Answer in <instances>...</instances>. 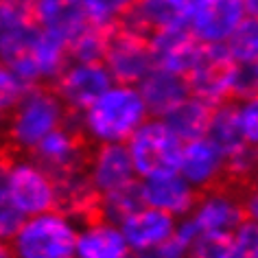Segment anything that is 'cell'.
I'll return each mask as SVG.
<instances>
[{"mask_svg":"<svg viewBox=\"0 0 258 258\" xmlns=\"http://www.w3.org/2000/svg\"><path fill=\"white\" fill-rule=\"evenodd\" d=\"M151 118L138 86L114 83L88 109L75 116V125L92 147L127 145L129 138Z\"/></svg>","mask_w":258,"mask_h":258,"instance_id":"1","label":"cell"},{"mask_svg":"<svg viewBox=\"0 0 258 258\" xmlns=\"http://www.w3.org/2000/svg\"><path fill=\"white\" fill-rule=\"evenodd\" d=\"M70 122V109L55 88L35 86L5 114V140L11 153H33L44 138Z\"/></svg>","mask_w":258,"mask_h":258,"instance_id":"2","label":"cell"},{"mask_svg":"<svg viewBox=\"0 0 258 258\" xmlns=\"http://www.w3.org/2000/svg\"><path fill=\"white\" fill-rule=\"evenodd\" d=\"M0 206H9L24 219L57 208L53 173L31 153H9L0 171Z\"/></svg>","mask_w":258,"mask_h":258,"instance_id":"3","label":"cell"},{"mask_svg":"<svg viewBox=\"0 0 258 258\" xmlns=\"http://www.w3.org/2000/svg\"><path fill=\"white\" fill-rule=\"evenodd\" d=\"M79 225L68 212L53 208L27 219L5 245L14 258H77Z\"/></svg>","mask_w":258,"mask_h":258,"instance_id":"4","label":"cell"},{"mask_svg":"<svg viewBox=\"0 0 258 258\" xmlns=\"http://www.w3.org/2000/svg\"><path fill=\"white\" fill-rule=\"evenodd\" d=\"M129 156L140 179L179 171L184 143L164 118H151L129 138Z\"/></svg>","mask_w":258,"mask_h":258,"instance_id":"5","label":"cell"},{"mask_svg":"<svg viewBox=\"0 0 258 258\" xmlns=\"http://www.w3.org/2000/svg\"><path fill=\"white\" fill-rule=\"evenodd\" d=\"M103 63L107 66L116 83L140 86L145 77L156 68L149 35L132 29L129 24L112 29L107 35Z\"/></svg>","mask_w":258,"mask_h":258,"instance_id":"6","label":"cell"},{"mask_svg":"<svg viewBox=\"0 0 258 258\" xmlns=\"http://www.w3.org/2000/svg\"><path fill=\"white\" fill-rule=\"evenodd\" d=\"M236 75L238 63H234L225 46H204L195 68L186 79L192 96L219 107L236 99Z\"/></svg>","mask_w":258,"mask_h":258,"instance_id":"7","label":"cell"},{"mask_svg":"<svg viewBox=\"0 0 258 258\" xmlns=\"http://www.w3.org/2000/svg\"><path fill=\"white\" fill-rule=\"evenodd\" d=\"M190 219L202 236H232L247 221L243 192L234 184H221L199 192Z\"/></svg>","mask_w":258,"mask_h":258,"instance_id":"8","label":"cell"},{"mask_svg":"<svg viewBox=\"0 0 258 258\" xmlns=\"http://www.w3.org/2000/svg\"><path fill=\"white\" fill-rule=\"evenodd\" d=\"M245 18V0H190L186 29L204 46H225Z\"/></svg>","mask_w":258,"mask_h":258,"instance_id":"9","label":"cell"},{"mask_svg":"<svg viewBox=\"0 0 258 258\" xmlns=\"http://www.w3.org/2000/svg\"><path fill=\"white\" fill-rule=\"evenodd\" d=\"M114 83V77L109 75L103 61L70 59L68 66L61 70V75L53 83V88L66 103L70 114L77 116L92 105L103 92H107Z\"/></svg>","mask_w":258,"mask_h":258,"instance_id":"10","label":"cell"},{"mask_svg":"<svg viewBox=\"0 0 258 258\" xmlns=\"http://www.w3.org/2000/svg\"><path fill=\"white\" fill-rule=\"evenodd\" d=\"M68 61L70 50L66 40L37 27V33L31 40L27 50L18 59H14L11 63H3V66L14 68L33 86H48V83L57 81V77L68 66Z\"/></svg>","mask_w":258,"mask_h":258,"instance_id":"11","label":"cell"},{"mask_svg":"<svg viewBox=\"0 0 258 258\" xmlns=\"http://www.w3.org/2000/svg\"><path fill=\"white\" fill-rule=\"evenodd\" d=\"M86 173L101 197L140 182L127 145L92 147L88 156Z\"/></svg>","mask_w":258,"mask_h":258,"instance_id":"12","label":"cell"},{"mask_svg":"<svg viewBox=\"0 0 258 258\" xmlns=\"http://www.w3.org/2000/svg\"><path fill=\"white\" fill-rule=\"evenodd\" d=\"M88 140L77 129L73 120L59 127L48 138H44L37 149L31 153L44 169L53 173V177H61L75 171H83L88 164L90 151L86 149Z\"/></svg>","mask_w":258,"mask_h":258,"instance_id":"13","label":"cell"},{"mask_svg":"<svg viewBox=\"0 0 258 258\" xmlns=\"http://www.w3.org/2000/svg\"><path fill=\"white\" fill-rule=\"evenodd\" d=\"M179 173L199 192L217 188L228 182V158L208 136L184 143Z\"/></svg>","mask_w":258,"mask_h":258,"instance_id":"14","label":"cell"},{"mask_svg":"<svg viewBox=\"0 0 258 258\" xmlns=\"http://www.w3.org/2000/svg\"><path fill=\"white\" fill-rule=\"evenodd\" d=\"M140 195H143L145 206L149 208L162 210L175 219H186L195 210L199 190L182 173L175 171L140 179Z\"/></svg>","mask_w":258,"mask_h":258,"instance_id":"15","label":"cell"},{"mask_svg":"<svg viewBox=\"0 0 258 258\" xmlns=\"http://www.w3.org/2000/svg\"><path fill=\"white\" fill-rule=\"evenodd\" d=\"M179 219L166 215L162 210L143 206L120 223V230L127 238L132 254L149 256L175 236Z\"/></svg>","mask_w":258,"mask_h":258,"instance_id":"16","label":"cell"},{"mask_svg":"<svg viewBox=\"0 0 258 258\" xmlns=\"http://www.w3.org/2000/svg\"><path fill=\"white\" fill-rule=\"evenodd\" d=\"M156 68H164L171 73H177L182 77H188L190 70L195 68L204 50V44L195 40V35L188 29H175L164 31L149 37Z\"/></svg>","mask_w":258,"mask_h":258,"instance_id":"17","label":"cell"},{"mask_svg":"<svg viewBox=\"0 0 258 258\" xmlns=\"http://www.w3.org/2000/svg\"><path fill=\"white\" fill-rule=\"evenodd\" d=\"M132 254L120 225L105 217H92L79 225L77 258H127Z\"/></svg>","mask_w":258,"mask_h":258,"instance_id":"18","label":"cell"},{"mask_svg":"<svg viewBox=\"0 0 258 258\" xmlns=\"http://www.w3.org/2000/svg\"><path fill=\"white\" fill-rule=\"evenodd\" d=\"M188 9L190 0H138L122 24H129L132 29L151 37L164 31L186 29Z\"/></svg>","mask_w":258,"mask_h":258,"instance_id":"19","label":"cell"},{"mask_svg":"<svg viewBox=\"0 0 258 258\" xmlns=\"http://www.w3.org/2000/svg\"><path fill=\"white\" fill-rule=\"evenodd\" d=\"M138 88L153 118L169 116L179 103H184L190 96L188 79L164 68H153Z\"/></svg>","mask_w":258,"mask_h":258,"instance_id":"20","label":"cell"},{"mask_svg":"<svg viewBox=\"0 0 258 258\" xmlns=\"http://www.w3.org/2000/svg\"><path fill=\"white\" fill-rule=\"evenodd\" d=\"M33 18L40 29L59 35L66 44L92 24L83 11V5L75 0H37Z\"/></svg>","mask_w":258,"mask_h":258,"instance_id":"21","label":"cell"},{"mask_svg":"<svg viewBox=\"0 0 258 258\" xmlns=\"http://www.w3.org/2000/svg\"><path fill=\"white\" fill-rule=\"evenodd\" d=\"M55 182H57V208L59 210L68 212L79 223L88 221L92 217H99L101 195L90 182L86 169L55 177Z\"/></svg>","mask_w":258,"mask_h":258,"instance_id":"22","label":"cell"},{"mask_svg":"<svg viewBox=\"0 0 258 258\" xmlns=\"http://www.w3.org/2000/svg\"><path fill=\"white\" fill-rule=\"evenodd\" d=\"M212 114H215V107L190 94L169 116H164V120L169 122V127L177 134L182 143H190V140L208 136Z\"/></svg>","mask_w":258,"mask_h":258,"instance_id":"23","label":"cell"},{"mask_svg":"<svg viewBox=\"0 0 258 258\" xmlns=\"http://www.w3.org/2000/svg\"><path fill=\"white\" fill-rule=\"evenodd\" d=\"M208 138L225 153V158L234 156V153L249 147L243 138L241 127H238L234 103H225V105L215 107V114H212V120L208 127Z\"/></svg>","mask_w":258,"mask_h":258,"instance_id":"24","label":"cell"},{"mask_svg":"<svg viewBox=\"0 0 258 258\" xmlns=\"http://www.w3.org/2000/svg\"><path fill=\"white\" fill-rule=\"evenodd\" d=\"M136 3L138 0H81L88 20L107 31L120 27L134 11Z\"/></svg>","mask_w":258,"mask_h":258,"instance_id":"25","label":"cell"},{"mask_svg":"<svg viewBox=\"0 0 258 258\" xmlns=\"http://www.w3.org/2000/svg\"><path fill=\"white\" fill-rule=\"evenodd\" d=\"M228 55L238 66H256L258 63V18L247 16L234 35L225 44Z\"/></svg>","mask_w":258,"mask_h":258,"instance_id":"26","label":"cell"},{"mask_svg":"<svg viewBox=\"0 0 258 258\" xmlns=\"http://www.w3.org/2000/svg\"><path fill=\"white\" fill-rule=\"evenodd\" d=\"M143 195H140V182L127 188H120L116 192L101 197V206H99V215L109 219L114 223H122L127 217H132L138 208H143Z\"/></svg>","mask_w":258,"mask_h":258,"instance_id":"27","label":"cell"},{"mask_svg":"<svg viewBox=\"0 0 258 258\" xmlns=\"http://www.w3.org/2000/svg\"><path fill=\"white\" fill-rule=\"evenodd\" d=\"M107 29H101L96 24H90L86 31H81L73 42L68 44L70 59L77 61H103L107 46Z\"/></svg>","mask_w":258,"mask_h":258,"instance_id":"28","label":"cell"},{"mask_svg":"<svg viewBox=\"0 0 258 258\" xmlns=\"http://www.w3.org/2000/svg\"><path fill=\"white\" fill-rule=\"evenodd\" d=\"M33 88V83L27 81L14 68H0V109H3V114H9Z\"/></svg>","mask_w":258,"mask_h":258,"instance_id":"29","label":"cell"},{"mask_svg":"<svg viewBox=\"0 0 258 258\" xmlns=\"http://www.w3.org/2000/svg\"><path fill=\"white\" fill-rule=\"evenodd\" d=\"M234 109L245 143L258 149V94L234 101Z\"/></svg>","mask_w":258,"mask_h":258,"instance_id":"30","label":"cell"},{"mask_svg":"<svg viewBox=\"0 0 258 258\" xmlns=\"http://www.w3.org/2000/svg\"><path fill=\"white\" fill-rule=\"evenodd\" d=\"M256 169H258V149L247 147V149L228 158V182L234 186L249 184Z\"/></svg>","mask_w":258,"mask_h":258,"instance_id":"31","label":"cell"},{"mask_svg":"<svg viewBox=\"0 0 258 258\" xmlns=\"http://www.w3.org/2000/svg\"><path fill=\"white\" fill-rule=\"evenodd\" d=\"M190 258H236L232 236H202L192 245Z\"/></svg>","mask_w":258,"mask_h":258,"instance_id":"32","label":"cell"},{"mask_svg":"<svg viewBox=\"0 0 258 258\" xmlns=\"http://www.w3.org/2000/svg\"><path fill=\"white\" fill-rule=\"evenodd\" d=\"M234 251L236 258H258V221H245L234 234Z\"/></svg>","mask_w":258,"mask_h":258,"instance_id":"33","label":"cell"},{"mask_svg":"<svg viewBox=\"0 0 258 258\" xmlns=\"http://www.w3.org/2000/svg\"><path fill=\"white\" fill-rule=\"evenodd\" d=\"M243 204H245V215L249 221H258V188L247 184V188L243 190Z\"/></svg>","mask_w":258,"mask_h":258,"instance_id":"34","label":"cell"},{"mask_svg":"<svg viewBox=\"0 0 258 258\" xmlns=\"http://www.w3.org/2000/svg\"><path fill=\"white\" fill-rule=\"evenodd\" d=\"M37 0H0V9H11L20 11V14H31L33 16Z\"/></svg>","mask_w":258,"mask_h":258,"instance_id":"35","label":"cell"},{"mask_svg":"<svg viewBox=\"0 0 258 258\" xmlns=\"http://www.w3.org/2000/svg\"><path fill=\"white\" fill-rule=\"evenodd\" d=\"M245 7H247V16L258 18V0H245Z\"/></svg>","mask_w":258,"mask_h":258,"instance_id":"36","label":"cell"},{"mask_svg":"<svg viewBox=\"0 0 258 258\" xmlns=\"http://www.w3.org/2000/svg\"><path fill=\"white\" fill-rule=\"evenodd\" d=\"M0 258H14V256H11V251H9L7 245H3V249H0Z\"/></svg>","mask_w":258,"mask_h":258,"instance_id":"37","label":"cell"},{"mask_svg":"<svg viewBox=\"0 0 258 258\" xmlns=\"http://www.w3.org/2000/svg\"><path fill=\"white\" fill-rule=\"evenodd\" d=\"M251 186H256L258 188V169H256V173H254V177H251V182H249Z\"/></svg>","mask_w":258,"mask_h":258,"instance_id":"38","label":"cell"},{"mask_svg":"<svg viewBox=\"0 0 258 258\" xmlns=\"http://www.w3.org/2000/svg\"><path fill=\"white\" fill-rule=\"evenodd\" d=\"M127 258H145V256H138V254H129Z\"/></svg>","mask_w":258,"mask_h":258,"instance_id":"39","label":"cell"},{"mask_svg":"<svg viewBox=\"0 0 258 258\" xmlns=\"http://www.w3.org/2000/svg\"><path fill=\"white\" fill-rule=\"evenodd\" d=\"M254 68H256V73H258V63H256V66H254Z\"/></svg>","mask_w":258,"mask_h":258,"instance_id":"40","label":"cell"},{"mask_svg":"<svg viewBox=\"0 0 258 258\" xmlns=\"http://www.w3.org/2000/svg\"><path fill=\"white\" fill-rule=\"evenodd\" d=\"M75 3H81V0H75Z\"/></svg>","mask_w":258,"mask_h":258,"instance_id":"41","label":"cell"}]
</instances>
